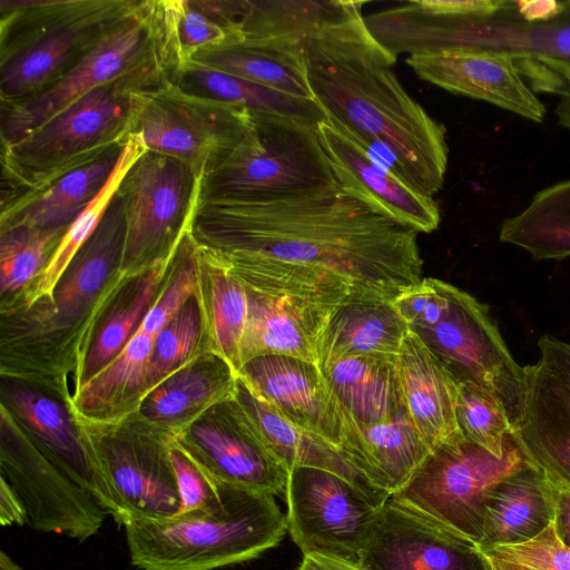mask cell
Wrapping results in <instances>:
<instances>
[{"instance_id":"29","label":"cell","mask_w":570,"mask_h":570,"mask_svg":"<svg viewBox=\"0 0 570 570\" xmlns=\"http://www.w3.org/2000/svg\"><path fill=\"white\" fill-rule=\"evenodd\" d=\"M126 145L115 147L102 157L58 177L40 190L2 207L1 229L14 226H70L107 185Z\"/></svg>"},{"instance_id":"46","label":"cell","mask_w":570,"mask_h":570,"mask_svg":"<svg viewBox=\"0 0 570 570\" xmlns=\"http://www.w3.org/2000/svg\"><path fill=\"white\" fill-rule=\"evenodd\" d=\"M169 459L180 495V512L213 513L222 509V484L212 479L183 446L171 444Z\"/></svg>"},{"instance_id":"11","label":"cell","mask_w":570,"mask_h":570,"mask_svg":"<svg viewBox=\"0 0 570 570\" xmlns=\"http://www.w3.org/2000/svg\"><path fill=\"white\" fill-rule=\"evenodd\" d=\"M252 125L246 108L191 95L167 79L146 96L131 138L145 150L185 163L203 180L236 150Z\"/></svg>"},{"instance_id":"41","label":"cell","mask_w":570,"mask_h":570,"mask_svg":"<svg viewBox=\"0 0 570 570\" xmlns=\"http://www.w3.org/2000/svg\"><path fill=\"white\" fill-rule=\"evenodd\" d=\"M69 226L1 229L0 287L2 294L18 291L40 275Z\"/></svg>"},{"instance_id":"31","label":"cell","mask_w":570,"mask_h":570,"mask_svg":"<svg viewBox=\"0 0 570 570\" xmlns=\"http://www.w3.org/2000/svg\"><path fill=\"white\" fill-rule=\"evenodd\" d=\"M125 238V210L115 191L94 233L52 294V311L58 322L71 321L79 315L105 284L112 267L121 265Z\"/></svg>"},{"instance_id":"3","label":"cell","mask_w":570,"mask_h":570,"mask_svg":"<svg viewBox=\"0 0 570 570\" xmlns=\"http://www.w3.org/2000/svg\"><path fill=\"white\" fill-rule=\"evenodd\" d=\"M167 79L165 61L148 63L85 94L26 137L1 146V207L126 145L146 96Z\"/></svg>"},{"instance_id":"16","label":"cell","mask_w":570,"mask_h":570,"mask_svg":"<svg viewBox=\"0 0 570 570\" xmlns=\"http://www.w3.org/2000/svg\"><path fill=\"white\" fill-rule=\"evenodd\" d=\"M183 448L217 483L285 494L289 472L234 397L227 417L193 426Z\"/></svg>"},{"instance_id":"2","label":"cell","mask_w":570,"mask_h":570,"mask_svg":"<svg viewBox=\"0 0 570 570\" xmlns=\"http://www.w3.org/2000/svg\"><path fill=\"white\" fill-rule=\"evenodd\" d=\"M303 57L326 119L397 179L433 198L448 166L445 128L401 85L392 70L397 56L374 39L363 14L313 33Z\"/></svg>"},{"instance_id":"12","label":"cell","mask_w":570,"mask_h":570,"mask_svg":"<svg viewBox=\"0 0 570 570\" xmlns=\"http://www.w3.org/2000/svg\"><path fill=\"white\" fill-rule=\"evenodd\" d=\"M390 497L331 471L294 468L285 489L287 530L303 556L358 564L379 512Z\"/></svg>"},{"instance_id":"7","label":"cell","mask_w":570,"mask_h":570,"mask_svg":"<svg viewBox=\"0 0 570 570\" xmlns=\"http://www.w3.org/2000/svg\"><path fill=\"white\" fill-rule=\"evenodd\" d=\"M222 490L216 512L125 525L131 563L141 570H215L255 559L283 540L286 517L274 495L227 484Z\"/></svg>"},{"instance_id":"23","label":"cell","mask_w":570,"mask_h":570,"mask_svg":"<svg viewBox=\"0 0 570 570\" xmlns=\"http://www.w3.org/2000/svg\"><path fill=\"white\" fill-rule=\"evenodd\" d=\"M396 368L407 415L431 451L460 433L459 382L411 331L396 355Z\"/></svg>"},{"instance_id":"38","label":"cell","mask_w":570,"mask_h":570,"mask_svg":"<svg viewBox=\"0 0 570 570\" xmlns=\"http://www.w3.org/2000/svg\"><path fill=\"white\" fill-rule=\"evenodd\" d=\"M154 336L136 331L125 348L105 368L81 383L77 406L86 413L116 407L125 396L144 390Z\"/></svg>"},{"instance_id":"50","label":"cell","mask_w":570,"mask_h":570,"mask_svg":"<svg viewBox=\"0 0 570 570\" xmlns=\"http://www.w3.org/2000/svg\"><path fill=\"white\" fill-rule=\"evenodd\" d=\"M557 501L553 527L561 542L570 548V488L556 484Z\"/></svg>"},{"instance_id":"13","label":"cell","mask_w":570,"mask_h":570,"mask_svg":"<svg viewBox=\"0 0 570 570\" xmlns=\"http://www.w3.org/2000/svg\"><path fill=\"white\" fill-rule=\"evenodd\" d=\"M159 60L167 65L154 0H142L57 83L30 99L1 105V146L26 137L85 94Z\"/></svg>"},{"instance_id":"43","label":"cell","mask_w":570,"mask_h":570,"mask_svg":"<svg viewBox=\"0 0 570 570\" xmlns=\"http://www.w3.org/2000/svg\"><path fill=\"white\" fill-rule=\"evenodd\" d=\"M200 312L195 297L155 336L144 390L149 392L186 366L199 337Z\"/></svg>"},{"instance_id":"27","label":"cell","mask_w":570,"mask_h":570,"mask_svg":"<svg viewBox=\"0 0 570 570\" xmlns=\"http://www.w3.org/2000/svg\"><path fill=\"white\" fill-rule=\"evenodd\" d=\"M321 371L350 425L368 428L407 413L396 355L345 357Z\"/></svg>"},{"instance_id":"9","label":"cell","mask_w":570,"mask_h":570,"mask_svg":"<svg viewBox=\"0 0 570 570\" xmlns=\"http://www.w3.org/2000/svg\"><path fill=\"white\" fill-rule=\"evenodd\" d=\"M531 463L512 434L498 458L458 433L433 450L411 480L391 497L479 544L490 492Z\"/></svg>"},{"instance_id":"33","label":"cell","mask_w":570,"mask_h":570,"mask_svg":"<svg viewBox=\"0 0 570 570\" xmlns=\"http://www.w3.org/2000/svg\"><path fill=\"white\" fill-rule=\"evenodd\" d=\"M190 61L285 95L314 99L303 52L272 45L240 42L198 50Z\"/></svg>"},{"instance_id":"53","label":"cell","mask_w":570,"mask_h":570,"mask_svg":"<svg viewBox=\"0 0 570 570\" xmlns=\"http://www.w3.org/2000/svg\"><path fill=\"white\" fill-rule=\"evenodd\" d=\"M0 570H24L16 563L4 551L0 552Z\"/></svg>"},{"instance_id":"49","label":"cell","mask_w":570,"mask_h":570,"mask_svg":"<svg viewBox=\"0 0 570 570\" xmlns=\"http://www.w3.org/2000/svg\"><path fill=\"white\" fill-rule=\"evenodd\" d=\"M0 523L3 527L27 523L23 503L3 476L0 485Z\"/></svg>"},{"instance_id":"25","label":"cell","mask_w":570,"mask_h":570,"mask_svg":"<svg viewBox=\"0 0 570 570\" xmlns=\"http://www.w3.org/2000/svg\"><path fill=\"white\" fill-rule=\"evenodd\" d=\"M557 488L533 463L499 482L490 492L483 520L481 551L528 541L554 520Z\"/></svg>"},{"instance_id":"15","label":"cell","mask_w":570,"mask_h":570,"mask_svg":"<svg viewBox=\"0 0 570 570\" xmlns=\"http://www.w3.org/2000/svg\"><path fill=\"white\" fill-rule=\"evenodd\" d=\"M431 42L436 50L460 49L501 53L514 60L542 63L570 61V0L546 21H525L510 1L491 16H441L433 23Z\"/></svg>"},{"instance_id":"51","label":"cell","mask_w":570,"mask_h":570,"mask_svg":"<svg viewBox=\"0 0 570 570\" xmlns=\"http://www.w3.org/2000/svg\"><path fill=\"white\" fill-rule=\"evenodd\" d=\"M297 570H364L357 564L322 556H304Z\"/></svg>"},{"instance_id":"48","label":"cell","mask_w":570,"mask_h":570,"mask_svg":"<svg viewBox=\"0 0 570 570\" xmlns=\"http://www.w3.org/2000/svg\"><path fill=\"white\" fill-rule=\"evenodd\" d=\"M541 362L570 389V344L544 334L538 341Z\"/></svg>"},{"instance_id":"4","label":"cell","mask_w":570,"mask_h":570,"mask_svg":"<svg viewBox=\"0 0 570 570\" xmlns=\"http://www.w3.org/2000/svg\"><path fill=\"white\" fill-rule=\"evenodd\" d=\"M142 0H0L1 105L62 79Z\"/></svg>"},{"instance_id":"14","label":"cell","mask_w":570,"mask_h":570,"mask_svg":"<svg viewBox=\"0 0 570 570\" xmlns=\"http://www.w3.org/2000/svg\"><path fill=\"white\" fill-rule=\"evenodd\" d=\"M364 570H491L479 544L392 497L361 552Z\"/></svg>"},{"instance_id":"30","label":"cell","mask_w":570,"mask_h":570,"mask_svg":"<svg viewBox=\"0 0 570 570\" xmlns=\"http://www.w3.org/2000/svg\"><path fill=\"white\" fill-rule=\"evenodd\" d=\"M234 399L288 472L298 466L317 468L377 490L347 462L338 448L287 419L238 377Z\"/></svg>"},{"instance_id":"26","label":"cell","mask_w":570,"mask_h":570,"mask_svg":"<svg viewBox=\"0 0 570 570\" xmlns=\"http://www.w3.org/2000/svg\"><path fill=\"white\" fill-rule=\"evenodd\" d=\"M409 327L393 299L348 295L323 330L316 347L320 368L345 357L397 355Z\"/></svg>"},{"instance_id":"35","label":"cell","mask_w":570,"mask_h":570,"mask_svg":"<svg viewBox=\"0 0 570 570\" xmlns=\"http://www.w3.org/2000/svg\"><path fill=\"white\" fill-rule=\"evenodd\" d=\"M499 239L529 252L535 261L570 256V179L538 191L519 214L501 225Z\"/></svg>"},{"instance_id":"37","label":"cell","mask_w":570,"mask_h":570,"mask_svg":"<svg viewBox=\"0 0 570 570\" xmlns=\"http://www.w3.org/2000/svg\"><path fill=\"white\" fill-rule=\"evenodd\" d=\"M173 254L150 265L140 279L132 298L110 313L85 360L81 383L90 380L115 360L136 333L144 316L155 302L157 288L170 264Z\"/></svg>"},{"instance_id":"45","label":"cell","mask_w":570,"mask_h":570,"mask_svg":"<svg viewBox=\"0 0 570 570\" xmlns=\"http://www.w3.org/2000/svg\"><path fill=\"white\" fill-rule=\"evenodd\" d=\"M185 253L175 277L144 316L137 331L156 336L195 297L197 288V261L200 247L189 229L181 238Z\"/></svg>"},{"instance_id":"39","label":"cell","mask_w":570,"mask_h":570,"mask_svg":"<svg viewBox=\"0 0 570 570\" xmlns=\"http://www.w3.org/2000/svg\"><path fill=\"white\" fill-rule=\"evenodd\" d=\"M144 151V148L130 138L125 146L119 164L107 185L87 208L68 227L66 234L40 273L31 295L30 304L40 298H51L52 294L68 269L72 259L91 236L101 219L109 200L115 194L119 179L134 159Z\"/></svg>"},{"instance_id":"40","label":"cell","mask_w":570,"mask_h":570,"mask_svg":"<svg viewBox=\"0 0 570 570\" xmlns=\"http://www.w3.org/2000/svg\"><path fill=\"white\" fill-rule=\"evenodd\" d=\"M217 253V252H216ZM218 262L210 281V327L215 352L237 375L243 366L242 343L248 315V297L244 284Z\"/></svg>"},{"instance_id":"52","label":"cell","mask_w":570,"mask_h":570,"mask_svg":"<svg viewBox=\"0 0 570 570\" xmlns=\"http://www.w3.org/2000/svg\"><path fill=\"white\" fill-rule=\"evenodd\" d=\"M540 68L546 70L547 72L554 75L562 79L570 80V61L568 62H550L542 63L534 61Z\"/></svg>"},{"instance_id":"32","label":"cell","mask_w":570,"mask_h":570,"mask_svg":"<svg viewBox=\"0 0 570 570\" xmlns=\"http://www.w3.org/2000/svg\"><path fill=\"white\" fill-rule=\"evenodd\" d=\"M223 0H154L168 76L202 49L242 42Z\"/></svg>"},{"instance_id":"6","label":"cell","mask_w":570,"mask_h":570,"mask_svg":"<svg viewBox=\"0 0 570 570\" xmlns=\"http://www.w3.org/2000/svg\"><path fill=\"white\" fill-rule=\"evenodd\" d=\"M393 304L409 331L458 382L471 381L500 401L514 432L523 415L525 372L510 354L488 306L433 277L422 278Z\"/></svg>"},{"instance_id":"36","label":"cell","mask_w":570,"mask_h":570,"mask_svg":"<svg viewBox=\"0 0 570 570\" xmlns=\"http://www.w3.org/2000/svg\"><path fill=\"white\" fill-rule=\"evenodd\" d=\"M237 375L232 370L220 374L186 365L145 394L140 411L153 421H169L216 396H234Z\"/></svg>"},{"instance_id":"18","label":"cell","mask_w":570,"mask_h":570,"mask_svg":"<svg viewBox=\"0 0 570 570\" xmlns=\"http://www.w3.org/2000/svg\"><path fill=\"white\" fill-rule=\"evenodd\" d=\"M405 62L421 79L448 91L490 102L534 122L546 117L544 105L525 85L511 57L448 49L410 55Z\"/></svg>"},{"instance_id":"1","label":"cell","mask_w":570,"mask_h":570,"mask_svg":"<svg viewBox=\"0 0 570 570\" xmlns=\"http://www.w3.org/2000/svg\"><path fill=\"white\" fill-rule=\"evenodd\" d=\"M190 230L216 252L328 267L352 295L394 299L422 279L417 232L338 183L272 202L199 198Z\"/></svg>"},{"instance_id":"19","label":"cell","mask_w":570,"mask_h":570,"mask_svg":"<svg viewBox=\"0 0 570 570\" xmlns=\"http://www.w3.org/2000/svg\"><path fill=\"white\" fill-rule=\"evenodd\" d=\"M169 446L150 450L112 441L91 452L111 495V515L124 527L135 521L168 519L180 512Z\"/></svg>"},{"instance_id":"24","label":"cell","mask_w":570,"mask_h":570,"mask_svg":"<svg viewBox=\"0 0 570 570\" xmlns=\"http://www.w3.org/2000/svg\"><path fill=\"white\" fill-rule=\"evenodd\" d=\"M340 451L371 485L390 495L411 480L432 452L407 413L368 428L347 424Z\"/></svg>"},{"instance_id":"47","label":"cell","mask_w":570,"mask_h":570,"mask_svg":"<svg viewBox=\"0 0 570 570\" xmlns=\"http://www.w3.org/2000/svg\"><path fill=\"white\" fill-rule=\"evenodd\" d=\"M535 90L553 92L559 96L556 116L560 126L570 129V80L551 75L538 66L527 72Z\"/></svg>"},{"instance_id":"21","label":"cell","mask_w":570,"mask_h":570,"mask_svg":"<svg viewBox=\"0 0 570 570\" xmlns=\"http://www.w3.org/2000/svg\"><path fill=\"white\" fill-rule=\"evenodd\" d=\"M317 130L341 186L417 233L438 228L441 216L433 198L420 195L397 179L328 119L320 121Z\"/></svg>"},{"instance_id":"34","label":"cell","mask_w":570,"mask_h":570,"mask_svg":"<svg viewBox=\"0 0 570 570\" xmlns=\"http://www.w3.org/2000/svg\"><path fill=\"white\" fill-rule=\"evenodd\" d=\"M168 79L186 92L234 104L250 112L277 114L315 124L326 118L314 99L285 95L194 61L170 72Z\"/></svg>"},{"instance_id":"28","label":"cell","mask_w":570,"mask_h":570,"mask_svg":"<svg viewBox=\"0 0 570 570\" xmlns=\"http://www.w3.org/2000/svg\"><path fill=\"white\" fill-rule=\"evenodd\" d=\"M363 4L335 0H239L236 23L242 42L303 52L308 37L362 13Z\"/></svg>"},{"instance_id":"10","label":"cell","mask_w":570,"mask_h":570,"mask_svg":"<svg viewBox=\"0 0 570 570\" xmlns=\"http://www.w3.org/2000/svg\"><path fill=\"white\" fill-rule=\"evenodd\" d=\"M202 178L185 163L150 150L126 168L116 193L126 217L122 268L170 256L190 229Z\"/></svg>"},{"instance_id":"20","label":"cell","mask_w":570,"mask_h":570,"mask_svg":"<svg viewBox=\"0 0 570 570\" xmlns=\"http://www.w3.org/2000/svg\"><path fill=\"white\" fill-rule=\"evenodd\" d=\"M2 468L1 476L22 501L33 530L85 541L101 528L106 510L59 466L8 456Z\"/></svg>"},{"instance_id":"22","label":"cell","mask_w":570,"mask_h":570,"mask_svg":"<svg viewBox=\"0 0 570 570\" xmlns=\"http://www.w3.org/2000/svg\"><path fill=\"white\" fill-rule=\"evenodd\" d=\"M524 372L523 415L511 434L553 483L570 488V389L541 362Z\"/></svg>"},{"instance_id":"42","label":"cell","mask_w":570,"mask_h":570,"mask_svg":"<svg viewBox=\"0 0 570 570\" xmlns=\"http://www.w3.org/2000/svg\"><path fill=\"white\" fill-rule=\"evenodd\" d=\"M455 419L459 432L493 455L500 458L513 432L500 401L487 389L471 382H459Z\"/></svg>"},{"instance_id":"8","label":"cell","mask_w":570,"mask_h":570,"mask_svg":"<svg viewBox=\"0 0 570 570\" xmlns=\"http://www.w3.org/2000/svg\"><path fill=\"white\" fill-rule=\"evenodd\" d=\"M236 150L203 178L199 198L272 202L337 184L317 125L277 114L252 112Z\"/></svg>"},{"instance_id":"17","label":"cell","mask_w":570,"mask_h":570,"mask_svg":"<svg viewBox=\"0 0 570 570\" xmlns=\"http://www.w3.org/2000/svg\"><path fill=\"white\" fill-rule=\"evenodd\" d=\"M237 377L287 419L341 448L347 422L316 363L261 355L247 361Z\"/></svg>"},{"instance_id":"5","label":"cell","mask_w":570,"mask_h":570,"mask_svg":"<svg viewBox=\"0 0 570 570\" xmlns=\"http://www.w3.org/2000/svg\"><path fill=\"white\" fill-rule=\"evenodd\" d=\"M218 253L247 292L243 365L267 354L316 363L320 336L336 308L352 294L351 282L322 265L257 253Z\"/></svg>"},{"instance_id":"44","label":"cell","mask_w":570,"mask_h":570,"mask_svg":"<svg viewBox=\"0 0 570 570\" xmlns=\"http://www.w3.org/2000/svg\"><path fill=\"white\" fill-rule=\"evenodd\" d=\"M482 552L491 570H570V548L558 538L553 522L528 541Z\"/></svg>"}]
</instances>
